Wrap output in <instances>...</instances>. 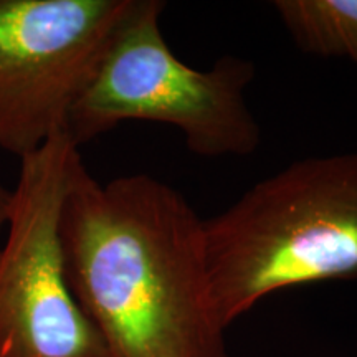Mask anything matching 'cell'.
<instances>
[{
	"label": "cell",
	"instance_id": "6da1fadb",
	"mask_svg": "<svg viewBox=\"0 0 357 357\" xmlns=\"http://www.w3.org/2000/svg\"><path fill=\"white\" fill-rule=\"evenodd\" d=\"M204 220L159 178L102 184L78 160L60 222L66 278L109 357H230Z\"/></svg>",
	"mask_w": 357,
	"mask_h": 357
},
{
	"label": "cell",
	"instance_id": "3957f363",
	"mask_svg": "<svg viewBox=\"0 0 357 357\" xmlns=\"http://www.w3.org/2000/svg\"><path fill=\"white\" fill-rule=\"evenodd\" d=\"M164 2L129 0L70 111L66 134L78 147L123 121L177 128L190 153L250 155L261 129L247 102L252 61L223 56L208 70L174 55L160 30Z\"/></svg>",
	"mask_w": 357,
	"mask_h": 357
},
{
	"label": "cell",
	"instance_id": "7a4b0ae2",
	"mask_svg": "<svg viewBox=\"0 0 357 357\" xmlns=\"http://www.w3.org/2000/svg\"><path fill=\"white\" fill-rule=\"evenodd\" d=\"M204 230L225 328L281 289L357 280V151L291 162L205 218Z\"/></svg>",
	"mask_w": 357,
	"mask_h": 357
},
{
	"label": "cell",
	"instance_id": "52a82bcc",
	"mask_svg": "<svg viewBox=\"0 0 357 357\" xmlns=\"http://www.w3.org/2000/svg\"><path fill=\"white\" fill-rule=\"evenodd\" d=\"M12 205V190L0 182V236L6 234V227L8 222V213H10Z\"/></svg>",
	"mask_w": 357,
	"mask_h": 357
},
{
	"label": "cell",
	"instance_id": "5b68a950",
	"mask_svg": "<svg viewBox=\"0 0 357 357\" xmlns=\"http://www.w3.org/2000/svg\"><path fill=\"white\" fill-rule=\"evenodd\" d=\"M129 0H0V149L66 132L70 111Z\"/></svg>",
	"mask_w": 357,
	"mask_h": 357
},
{
	"label": "cell",
	"instance_id": "277c9868",
	"mask_svg": "<svg viewBox=\"0 0 357 357\" xmlns=\"http://www.w3.org/2000/svg\"><path fill=\"white\" fill-rule=\"evenodd\" d=\"M79 159L66 132L20 159L0 245V357H109L66 278L60 222Z\"/></svg>",
	"mask_w": 357,
	"mask_h": 357
},
{
	"label": "cell",
	"instance_id": "8992f818",
	"mask_svg": "<svg viewBox=\"0 0 357 357\" xmlns=\"http://www.w3.org/2000/svg\"><path fill=\"white\" fill-rule=\"evenodd\" d=\"M273 8L303 52L357 63V0H276Z\"/></svg>",
	"mask_w": 357,
	"mask_h": 357
}]
</instances>
